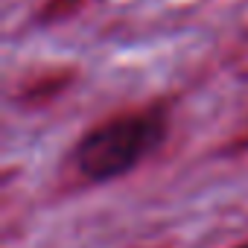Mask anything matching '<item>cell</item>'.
<instances>
[{"label": "cell", "instance_id": "cell-1", "mask_svg": "<svg viewBox=\"0 0 248 248\" xmlns=\"http://www.w3.org/2000/svg\"><path fill=\"white\" fill-rule=\"evenodd\" d=\"M167 138L161 111H129L93 126L73 149V164L88 181H114L140 167Z\"/></svg>", "mask_w": 248, "mask_h": 248}, {"label": "cell", "instance_id": "cell-2", "mask_svg": "<svg viewBox=\"0 0 248 248\" xmlns=\"http://www.w3.org/2000/svg\"><path fill=\"white\" fill-rule=\"evenodd\" d=\"M239 248H248V242H245V245H239Z\"/></svg>", "mask_w": 248, "mask_h": 248}]
</instances>
